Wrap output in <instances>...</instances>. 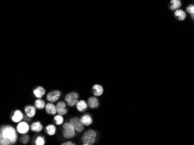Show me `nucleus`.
Returning a JSON list of instances; mask_svg holds the SVG:
<instances>
[{
  "label": "nucleus",
  "instance_id": "nucleus-19",
  "mask_svg": "<svg viewBox=\"0 0 194 145\" xmlns=\"http://www.w3.org/2000/svg\"><path fill=\"white\" fill-rule=\"evenodd\" d=\"M30 128L33 131L39 133L43 130V126L39 122H37L32 123Z\"/></svg>",
  "mask_w": 194,
  "mask_h": 145
},
{
  "label": "nucleus",
  "instance_id": "nucleus-2",
  "mask_svg": "<svg viewBox=\"0 0 194 145\" xmlns=\"http://www.w3.org/2000/svg\"><path fill=\"white\" fill-rule=\"evenodd\" d=\"M97 133L94 130H88L84 133L82 137V142L84 145H92L96 141Z\"/></svg>",
  "mask_w": 194,
  "mask_h": 145
},
{
  "label": "nucleus",
  "instance_id": "nucleus-22",
  "mask_svg": "<svg viewBox=\"0 0 194 145\" xmlns=\"http://www.w3.org/2000/svg\"><path fill=\"white\" fill-rule=\"evenodd\" d=\"M54 120L57 125H61L64 123V118L62 115H58L55 116Z\"/></svg>",
  "mask_w": 194,
  "mask_h": 145
},
{
  "label": "nucleus",
  "instance_id": "nucleus-11",
  "mask_svg": "<svg viewBox=\"0 0 194 145\" xmlns=\"http://www.w3.org/2000/svg\"><path fill=\"white\" fill-rule=\"evenodd\" d=\"M92 92L95 96H101L103 92H104V88L102 86L99 84H95L93 86L92 88Z\"/></svg>",
  "mask_w": 194,
  "mask_h": 145
},
{
  "label": "nucleus",
  "instance_id": "nucleus-23",
  "mask_svg": "<svg viewBox=\"0 0 194 145\" xmlns=\"http://www.w3.org/2000/svg\"><path fill=\"white\" fill-rule=\"evenodd\" d=\"M187 12L190 14L191 18L194 20V5H190L186 8Z\"/></svg>",
  "mask_w": 194,
  "mask_h": 145
},
{
  "label": "nucleus",
  "instance_id": "nucleus-5",
  "mask_svg": "<svg viewBox=\"0 0 194 145\" xmlns=\"http://www.w3.org/2000/svg\"><path fill=\"white\" fill-rule=\"evenodd\" d=\"M69 123L72 125L75 130L78 133L82 132L84 129V124L81 122V119L78 117H74L71 119L70 120Z\"/></svg>",
  "mask_w": 194,
  "mask_h": 145
},
{
  "label": "nucleus",
  "instance_id": "nucleus-20",
  "mask_svg": "<svg viewBox=\"0 0 194 145\" xmlns=\"http://www.w3.org/2000/svg\"><path fill=\"white\" fill-rule=\"evenodd\" d=\"M46 130L49 135H54L56 133V127L53 124H50L46 128Z\"/></svg>",
  "mask_w": 194,
  "mask_h": 145
},
{
  "label": "nucleus",
  "instance_id": "nucleus-7",
  "mask_svg": "<svg viewBox=\"0 0 194 145\" xmlns=\"http://www.w3.org/2000/svg\"><path fill=\"white\" fill-rule=\"evenodd\" d=\"M16 130L17 131L21 134H25L27 133H28L29 130V124L25 122H22L19 123L16 127Z\"/></svg>",
  "mask_w": 194,
  "mask_h": 145
},
{
  "label": "nucleus",
  "instance_id": "nucleus-17",
  "mask_svg": "<svg viewBox=\"0 0 194 145\" xmlns=\"http://www.w3.org/2000/svg\"><path fill=\"white\" fill-rule=\"evenodd\" d=\"M81 120L84 126H90L92 123V119L89 115H85L81 117Z\"/></svg>",
  "mask_w": 194,
  "mask_h": 145
},
{
  "label": "nucleus",
  "instance_id": "nucleus-21",
  "mask_svg": "<svg viewBox=\"0 0 194 145\" xmlns=\"http://www.w3.org/2000/svg\"><path fill=\"white\" fill-rule=\"evenodd\" d=\"M34 105H35V107H36L37 108H38L39 109H42L45 107L46 104H45V102L44 101L39 99H37L35 101Z\"/></svg>",
  "mask_w": 194,
  "mask_h": 145
},
{
  "label": "nucleus",
  "instance_id": "nucleus-13",
  "mask_svg": "<svg viewBox=\"0 0 194 145\" xmlns=\"http://www.w3.org/2000/svg\"><path fill=\"white\" fill-rule=\"evenodd\" d=\"M46 110L47 113L55 115L57 112L56 106H55L53 103H48L46 106Z\"/></svg>",
  "mask_w": 194,
  "mask_h": 145
},
{
  "label": "nucleus",
  "instance_id": "nucleus-8",
  "mask_svg": "<svg viewBox=\"0 0 194 145\" xmlns=\"http://www.w3.org/2000/svg\"><path fill=\"white\" fill-rule=\"evenodd\" d=\"M57 113L60 115H64L67 113V110L66 108V104L63 101H60L58 102L56 105Z\"/></svg>",
  "mask_w": 194,
  "mask_h": 145
},
{
  "label": "nucleus",
  "instance_id": "nucleus-9",
  "mask_svg": "<svg viewBox=\"0 0 194 145\" xmlns=\"http://www.w3.org/2000/svg\"><path fill=\"white\" fill-rule=\"evenodd\" d=\"M88 105L91 109L97 108L99 106V101L97 97H91L88 99Z\"/></svg>",
  "mask_w": 194,
  "mask_h": 145
},
{
  "label": "nucleus",
  "instance_id": "nucleus-10",
  "mask_svg": "<svg viewBox=\"0 0 194 145\" xmlns=\"http://www.w3.org/2000/svg\"><path fill=\"white\" fill-rule=\"evenodd\" d=\"M23 118V115L22 112L19 110H17L14 112L13 115L12 116V120L15 123H18L20 122Z\"/></svg>",
  "mask_w": 194,
  "mask_h": 145
},
{
  "label": "nucleus",
  "instance_id": "nucleus-14",
  "mask_svg": "<svg viewBox=\"0 0 194 145\" xmlns=\"http://www.w3.org/2000/svg\"><path fill=\"white\" fill-rule=\"evenodd\" d=\"M25 112L28 117H33L36 115V108L33 106H27L25 108Z\"/></svg>",
  "mask_w": 194,
  "mask_h": 145
},
{
  "label": "nucleus",
  "instance_id": "nucleus-26",
  "mask_svg": "<svg viewBox=\"0 0 194 145\" xmlns=\"http://www.w3.org/2000/svg\"><path fill=\"white\" fill-rule=\"evenodd\" d=\"M0 144L1 145H9L11 143L9 140L0 137Z\"/></svg>",
  "mask_w": 194,
  "mask_h": 145
},
{
  "label": "nucleus",
  "instance_id": "nucleus-4",
  "mask_svg": "<svg viewBox=\"0 0 194 145\" xmlns=\"http://www.w3.org/2000/svg\"><path fill=\"white\" fill-rule=\"evenodd\" d=\"M78 95L77 93L71 92L67 94L65 98V100L67 102V105L70 106H73L76 105L78 102Z\"/></svg>",
  "mask_w": 194,
  "mask_h": 145
},
{
  "label": "nucleus",
  "instance_id": "nucleus-3",
  "mask_svg": "<svg viewBox=\"0 0 194 145\" xmlns=\"http://www.w3.org/2000/svg\"><path fill=\"white\" fill-rule=\"evenodd\" d=\"M75 129L70 123H65L63 124L62 134L66 138L70 139L74 137L75 135Z\"/></svg>",
  "mask_w": 194,
  "mask_h": 145
},
{
  "label": "nucleus",
  "instance_id": "nucleus-25",
  "mask_svg": "<svg viewBox=\"0 0 194 145\" xmlns=\"http://www.w3.org/2000/svg\"><path fill=\"white\" fill-rule=\"evenodd\" d=\"M29 140H30V138H29V135H23L20 138V142L23 144H27L29 142Z\"/></svg>",
  "mask_w": 194,
  "mask_h": 145
},
{
  "label": "nucleus",
  "instance_id": "nucleus-15",
  "mask_svg": "<svg viewBox=\"0 0 194 145\" xmlns=\"http://www.w3.org/2000/svg\"><path fill=\"white\" fill-rule=\"evenodd\" d=\"M174 16L180 21L184 20L186 17V13L182 9H177L174 12Z\"/></svg>",
  "mask_w": 194,
  "mask_h": 145
},
{
  "label": "nucleus",
  "instance_id": "nucleus-24",
  "mask_svg": "<svg viewBox=\"0 0 194 145\" xmlns=\"http://www.w3.org/2000/svg\"><path fill=\"white\" fill-rule=\"evenodd\" d=\"M36 145H44L45 144V141L42 137H38L35 141Z\"/></svg>",
  "mask_w": 194,
  "mask_h": 145
},
{
  "label": "nucleus",
  "instance_id": "nucleus-6",
  "mask_svg": "<svg viewBox=\"0 0 194 145\" xmlns=\"http://www.w3.org/2000/svg\"><path fill=\"white\" fill-rule=\"evenodd\" d=\"M61 92L58 90H55L50 92L47 95V99L50 102H55L58 100L61 96Z\"/></svg>",
  "mask_w": 194,
  "mask_h": 145
},
{
  "label": "nucleus",
  "instance_id": "nucleus-1",
  "mask_svg": "<svg viewBox=\"0 0 194 145\" xmlns=\"http://www.w3.org/2000/svg\"><path fill=\"white\" fill-rule=\"evenodd\" d=\"M1 136L10 141L11 143L15 144L18 139L16 132L13 127L11 126H3L1 128Z\"/></svg>",
  "mask_w": 194,
  "mask_h": 145
},
{
  "label": "nucleus",
  "instance_id": "nucleus-12",
  "mask_svg": "<svg viewBox=\"0 0 194 145\" xmlns=\"http://www.w3.org/2000/svg\"><path fill=\"white\" fill-rule=\"evenodd\" d=\"M76 105L77 109L81 112L85 111L88 107L87 102L84 100H80V101H78Z\"/></svg>",
  "mask_w": 194,
  "mask_h": 145
},
{
  "label": "nucleus",
  "instance_id": "nucleus-27",
  "mask_svg": "<svg viewBox=\"0 0 194 145\" xmlns=\"http://www.w3.org/2000/svg\"><path fill=\"white\" fill-rule=\"evenodd\" d=\"M62 145H74L75 144L70 141H68V142H65V143H63Z\"/></svg>",
  "mask_w": 194,
  "mask_h": 145
},
{
  "label": "nucleus",
  "instance_id": "nucleus-18",
  "mask_svg": "<svg viewBox=\"0 0 194 145\" xmlns=\"http://www.w3.org/2000/svg\"><path fill=\"white\" fill-rule=\"evenodd\" d=\"M170 9L172 10H176L181 6V2L180 0H171Z\"/></svg>",
  "mask_w": 194,
  "mask_h": 145
},
{
  "label": "nucleus",
  "instance_id": "nucleus-16",
  "mask_svg": "<svg viewBox=\"0 0 194 145\" xmlns=\"http://www.w3.org/2000/svg\"><path fill=\"white\" fill-rule=\"evenodd\" d=\"M33 93L37 98H41L45 94L46 90L42 87H38L33 91Z\"/></svg>",
  "mask_w": 194,
  "mask_h": 145
}]
</instances>
